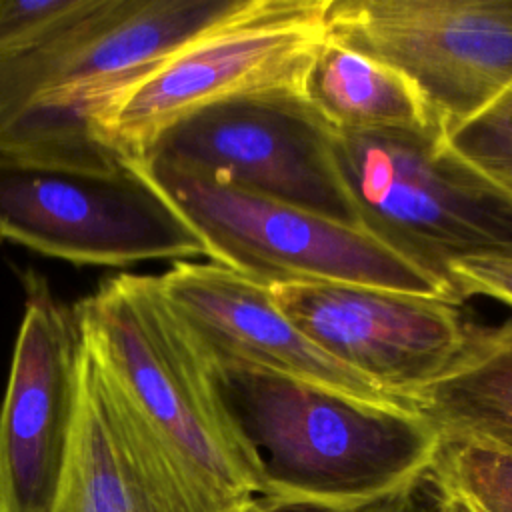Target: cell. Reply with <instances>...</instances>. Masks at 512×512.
Wrapping results in <instances>:
<instances>
[{"label":"cell","mask_w":512,"mask_h":512,"mask_svg":"<svg viewBox=\"0 0 512 512\" xmlns=\"http://www.w3.org/2000/svg\"><path fill=\"white\" fill-rule=\"evenodd\" d=\"M218 394L256 450L274 510L368 512L432 470L442 432L414 406L372 402L290 376L214 362Z\"/></svg>","instance_id":"1"},{"label":"cell","mask_w":512,"mask_h":512,"mask_svg":"<svg viewBox=\"0 0 512 512\" xmlns=\"http://www.w3.org/2000/svg\"><path fill=\"white\" fill-rule=\"evenodd\" d=\"M84 348L230 512L262 494L256 450L226 410L212 360L158 276L116 274L72 306Z\"/></svg>","instance_id":"2"},{"label":"cell","mask_w":512,"mask_h":512,"mask_svg":"<svg viewBox=\"0 0 512 512\" xmlns=\"http://www.w3.org/2000/svg\"><path fill=\"white\" fill-rule=\"evenodd\" d=\"M248 0H86L42 42L0 56V148L112 150L90 118L110 94L236 14Z\"/></svg>","instance_id":"3"},{"label":"cell","mask_w":512,"mask_h":512,"mask_svg":"<svg viewBox=\"0 0 512 512\" xmlns=\"http://www.w3.org/2000/svg\"><path fill=\"white\" fill-rule=\"evenodd\" d=\"M334 156L362 230L452 302L456 262L512 258V190L456 154L444 134L334 132Z\"/></svg>","instance_id":"4"},{"label":"cell","mask_w":512,"mask_h":512,"mask_svg":"<svg viewBox=\"0 0 512 512\" xmlns=\"http://www.w3.org/2000/svg\"><path fill=\"white\" fill-rule=\"evenodd\" d=\"M0 242L96 266L208 256L160 188L114 150L62 156L0 148Z\"/></svg>","instance_id":"5"},{"label":"cell","mask_w":512,"mask_h":512,"mask_svg":"<svg viewBox=\"0 0 512 512\" xmlns=\"http://www.w3.org/2000/svg\"><path fill=\"white\" fill-rule=\"evenodd\" d=\"M328 2L248 0L110 94L90 118L92 136L138 162L164 130L206 106L248 94H302L326 36Z\"/></svg>","instance_id":"6"},{"label":"cell","mask_w":512,"mask_h":512,"mask_svg":"<svg viewBox=\"0 0 512 512\" xmlns=\"http://www.w3.org/2000/svg\"><path fill=\"white\" fill-rule=\"evenodd\" d=\"M136 164L196 230L210 260L256 282L330 280L448 298L434 278L362 228L158 160Z\"/></svg>","instance_id":"7"},{"label":"cell","mask_w":512,"mask_h":512,"mask_svg":"<svg viewBox=\"0 0 512 512\" xmlns=\"http://www.w3.org/2000/svg\"><path fill=\"white\" fill-rule=\"evenodd\" d=\"M140 160L362 228L336 164L334 130L300 92L248 94L206 106L164 130Z\"/></svg>","instance_id":"8"},{"label":"cell","mask_w":512,"mask_h":512,"mask_svg":"<svg viewBox=\"0 0 512 512\" xmlns=\"http://www.w3.org/2000/svg\"><path fill=\"white\" fill-rule=\"evenodd\" d=\"M326 36L408 78L444 136L512 82V0H330Z\"/></svg>","instance_id":"9"},{"label":"cell","mask_w":512,"mask_h":512,"mask_svg":"<svg viewBox=\"0 0 512 512\" xmlns=\"http://www.w3.org/2000/svg\"><path fill=\"white\" fill-rule=\"evenodd\" d=\"M268 288L318 348L406 404L454 366L472 334L460 304L442 296L330 280Z\"/></svg>","instance_id":"10"},{"label":"cell","mask_w":512,"mask_h":512,"mask_svg":"<svg viewBox=\"0 0 512 512\" xmlns=\"http://www.w3.org/2000/svg\"><path fill=\"white\" fill-rule=\"evenodd\" d=\"M82 352L74 308L28 274L0 406V512H52L76 426Z\"/></svg>","instance_id":"11"},{"label":"cell","mask_w":512,"mask_h":512,"mask_svg":"<svg viewBox=\"0 0 512 512\" xmlns=\"http://www.w3.org/2000/svg\"><path fill=\"white\" fill-rule=\"evenodd\" d=\"M52 512L230 510L182 464L84 348L76 426Z\"/></svg>","instance_id":"12"},{"label":"cell","mask_w":512,"mask_h":512,"mask_svg":"<svg viewBox=\"0 0 512 512\" xmlns=\"http://www.w3.org/2000/svg\"><path fill=\"white\" fill-rule=\"evenodd\" d=\"M158 282L214 362H236L372 402H400L318 348L262 282L214 260L174 262Z\"/></svg>","instance_id":"13"},{"label":"cell","mask_w":512,"mask_h":512,"mask_svg":"<svg viewBox=\"0 0 512 512\" xmlns=\"http://www.w3.org/2000/svg\"><path fill=\"white\" fill-rule=\"evenodd\" d=\"M302 94L334 132L442 134L408 78L328 36L308 66Z\"/></svg>","instance_id":"14"},{"label":"cell","mask_w":512,"mask_h":512,"mask_svg":"<svg viewBox=\"0 0 512 512\" xmlns=\"http://www.w3.org/2000/svg\"><path fill=\"white\" fill-rule=\"evenodd\" d=\"M410 406L446 436L512 454V318L494 328L472 326L462 356Z\"/></svg>","instance_id":"15"},{"label":"cell","mask_w":512,"mask_h":512,"mask_svg":"<svg viewBox=\"0 0 512 512\" xmlns=\"http://www.w3.org/2000/svg\"><path fill=\"white\" fill-rule=\"evenodd\" d=\"M430 480L456 512H512V454L442 434Z\"/></svg>","instance_id":"16"},{"label":"cell","mask_w":512,"mask_h":512,"mask_svg":"<svg viewBox=\"0 0 512 512\" xmlns=\"http://www.w3.org/2000/svg\"><path fill=\"white\" fill-rule=\"evenodd\" d=\"M444 140L464 160L512 190V82Z\"/></svg>","instance_id":"17"},{"label":"cell","mask_w":512,"mask_h":512,"mask_svg":"<svg viewBox=\"0 0 512 512\" xmlns=\"http://www.w3.org/2000/svg\"><path fill=\"white\" fill-rule=\"evenodd\" d=\"M84 4L86 0H0V56L42 42Z\"/></svg>","instance_id":"18"},{"label":"cell","mask_w":512,"mask_h":512,"mask_svg":"<svg viewBox=\"0 0 512 512\" xmlns=\"http://www.w3.org/2000/svg\"><path fill=\"white\" fill-rule=\"evenodd\" d=\"M458 304L470 296H488L512 306V258H470L452 266Z\"/></svg>","instance_id":"19"},{"label":"cell","mask_w":512,"mask_h":512,"mask_svg":"<svg viewBox=\"0 0 512 512\" xmlns=\"http://www.w3.org/2000/svg\"><path fill=\"white\" fill-rule=\"evenodd\" d=\"M396 512H454V508L444 500L430 476H426L412 490L396 498Z\"/></svg>","instance_id":"20"},{"label":"cell","mask_w":512,"mask_h":512,"mask_svg":"<svg viewBox=\"0 0 512 512\" xmlns=\"http://www.w3.org/2000/svg\"><path fill=\"white\" fill-rule=\"evenodd\" d=\"M236 512H274V510L266 508L258 498H254V500H248L246 504H242Z\"/></svg>","instance_id":"21"},{"label":"cell","mask_w":512,"mask_h":512,"mask_svg":"<svg viewBox=\"0 0 512 512\" xmlns=\"http://www.w3.org/2000/svg\"><path fill=\"white\" fill-rule=\"evenodd\" d=\"M368 512H396V498L386 502V504H380V506H376V508H372Z\"/></svg>","instance_id":"22"},{"label":"cell","mask_w":512,"mask_h":512,"mask_svg":"<svg viewBox=\"0 0 512 512\" xmlns=\"http://www.w3.org/2000/svg\"><path fill=\"white\" fill-rule=\"evenodd\" d=\"M454 512H456V510H454Z\"/></svg>","instance_id":"23"}]
</instances>
